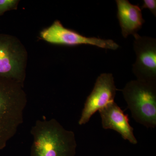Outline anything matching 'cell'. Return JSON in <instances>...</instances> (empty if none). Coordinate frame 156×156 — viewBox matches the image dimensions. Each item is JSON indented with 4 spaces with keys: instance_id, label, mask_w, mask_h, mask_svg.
Masks as SVG:
<instances>
[{
    "instance_id": "8",
    "label": "cell",
    "mask_w": 156,
    "mask_h": 156,
    "mask_svg": "<svg viewBox=\"0 0 156 156\" xmlns=\"http://www.w3.org/2000/svg\"><path fill=\"white\" fill-rule=\"evenodd\" d=\"M101 118V125L105 130L112 129L121 134L123 139L131 144H136L134 129L129 124L128 115L125 114L115 101L108 104L98 111Z\"/></svg>"
},
{
    "instance_id": "11",
    "label": "cell",
    "mask_w": 156,
    "mask_h": 156,
    "mask_svg": "<svg viewBox=\"0 0 156 156\" xmlns=\"http://www.w3.org/2000/svg\"><path fill=\"white\" fill-rule=\"evenodd\" d=\"M141 10L147 9H149L152 14L156 17V0H144L143 1Z\"/></svg>"
},
{
    "instance_id": "7",
    "label": "cell",
    "mask_w": 156,
    "mask_h": 156,
    "mask_svg": "<svg viewBox=\"0 0 156 156\" xmlns=\"http://www.w3.org/2000/svg\"><path fill=\"white\" fill-rule=\"evenodd\" d=\"M117 90L112 73H103L98 76L92 92L84 104L79 125L87 124L96 112L114 101Z\"/></svg>"
},
{
    "instance_id": "2",
    "label": "cell",
    "mask_w": 156,
    "mask_h": 156,
    "mask_svg": "<svg viewBox=\"0 0 156 156\" xmlns=\"http://www.w3.org/2000/svg\"><path fill=\"white\" fill-rule=\"evenodd\" d=\"M26 104L23 83L0 77V150L5 148L22 124Z\"/></svg>"
},
{
    "instance_id": "6",
    "label": "cell",
    "mask_w": 156,
    "mask_h": 156,
    "mask_svg": "<svg viewBox=\"0 0 156 156\" xmlns=\"http://www.w3.org/2000/svg\"><path fill=\"white\" fill-rule=\"evenodd\" d=\"M134 37L136 60L133 65V73L136 80L156 83V39L138 34Z\"/></svg>"
},
{
    "instance_id": "9",
    "label": "cell",
    "mask_w": 156,
    "mask_h": 156,
    "mask_svg": "<svg viewBox=\"0 0 156 156\" xmlns=\"http://www.w3.org/2000/svg\"><path fill=\"white\" fill-rule=\"evenodd\" d=\"M117 17L123 37L133 36L137 34L145 23L140 7L131 4L128 0H116Z\"/></svg>"
},
{
    "instance_id": "1",
    "label": "cell",
    "mask_w": 156,
    "mask_h": 156,
    "mask_svg": "<svg viewBox=\"0 0 156 156\" xmlns=\"http://www.w3.org/2000/svg\"><path fill=\"white\" fill-rule=\"evenodd\" d=\"M31 156H75V134L55 119L38 120L32 128Z\"/></svg>"
},
{
    "instance_id": "10",
    "label": "cell",
    "mask_w": 156,
    "mask_h": 156,
    "mask_svg": "<svg viewBox=\"0 0 156 156\" xmlns=\"http://www.w3.org/2000/svg\"><path fill=\"white\" fill-rule=\"evenodd\" d=\"M18 3L16 0H0V16L6 11L17 9Z\"/></svg>"
},
{
    "instance_id": "4",
    "label": "cell",
    "mask_w": 156,
    "mask_h": 156,
    "mask_svg": "<svg viewBox=\"0 0 156 156\" xmlns=\"http://www.w3.org/2000/svg\"><path fill=\"white\" fill-rule=\"evenodd\" d=\"M27 61L25 48L17 38L0 34V77L23 83Z\"/></svg>"
},
{
    "instance_id": "3",
    "label": "cell",
    "mask_w": 156,
    "mask_h": 156,
    "mask_svg": "<svg viewBox=\"0 0 156 156\" xmlns=\"http://www.w3.org/2000/svg\"><path fill=\"white\" fill-rule=\"evenodd\" d=\"M123 97L136 122L147 128L156 127V83L139 80L128 82Z\"/></svg>"
},
{
    "instance_id": "5",
    "label": "cell",
    "mask_w": 156,
    "mask_h": 156,
    "mask_svg": "<svg viewBox=\"0 0 156 156\" xmlns=\"http://www.w3.org/2000/svg\"><path fill=\"white\" fill-rule=\"evenodd\" d=\"M41 37L48 43L55 44L77 46L88 45L106 50H116L119 46L112 40H105L82 35L75 31L65 27L56 20L48 28L41 32Z\"/></svg>"
}]
</instances>
